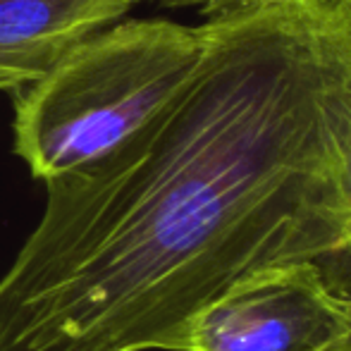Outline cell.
<instances>
[{
	"label": "cell",
	"instance_id": "1",
	"mask_svg": "<svg viewBox=\"0 0 351 351\" xmlns=\"http://www.w3.org/2000/svg\"><path fill=\"white\" fill-rule=\"evenodd\" d=\"M204 24L146 125L43 182L0 278V351L170 349L234 282L349 239L351 8L256 0Z\"/></svg>",
	"mask_w": 351,
	"mask_h": 351
},
{
	"label": "cell",
	"instance_id": "2",
	"mask_svg": "<svg viewBox=\"0 0 351 351\" xmlns=\"http://www.w3.org/2000/svg\"><path fill=\"white\" fill-rule=\"evenodd\" d=\"M204 46V22L127 19L91 34L14 91V153L41 182L96 160L184 86Z\"/></svg>",
	"mask_w": 351,
	"mask_h": 351
},
{
	"label": "cell",
	"instance_id": "3",
	"mask_svg": "<svg viewBox=\"0 0 351 351\" xmlns=\"http://www.w3.org/2000/svg\"><path fill=\"white\" fill-rule=\"evenodd\" d=\"M167 351H351V306L313 261H287L196 311Z\"/></svg>",
	"mask_w": 351,
	"mask_h": 351
},
{
	"label": "cell",
	"instance_id": "4",
	"mask_svg": "<svg viewBox=\"0 0 351 351\" xmlns=\"http://www.w3.org/2000/svg\"><path fill=\"white\" fill-rule=\"evenodd\" d=\"M136 0H0V91L46 77L84 38L120 22Z\"/></svg>",
	"mask_w": 351,
	"mask_h": 351
},
{
	"label": "cell",
	"instance_id": "5",
	"mask_svg": "<svg viewBox=\"0 0 351 351\" xmlns=\"http://www.w3.org/2000/svg\"><path fill=\"white\" fill-rule=\"evenodd\" d=\"M347 186H349V204H351V160H349ZM313 263L320 268L325 282L332 287L335 294L342 296L351 306V232H349V239L337 251L323 256L320 261H313Z\"/></svg>",
	"mask_w": 351,
	"mask_h": 351
},
{
	"label": "cell",
	"instance_id": "6",
	"mask_svg": "<svg viewBox=\"0 0 351 351\" xmlns=\"http://www.w3.org/2000/svg\"><path fill=\"white\" fill-rule=\"evenodd\" d=\"M148 3L165 10H196L206 19L222 12H230V10H237L241 5L256 3V0H148Z\"/></svg>",
	"mask_w": 351,
	"mask_h": 351
},
{
	"label": "cell",
	"instance_id": "7",
	"mask_svg": "<svg viewBox=\"0 0 351 351\" xmlns=\"http://www.w3.org/2000/svg\"><path fill=\"white\" fill-rule=\"evenodd\" d=\"M344 3H347V5H349V8H351V0H344Z\"/></svg>",
	"mask_w": 351,
	"mask_h": 351
}]
</instances>
